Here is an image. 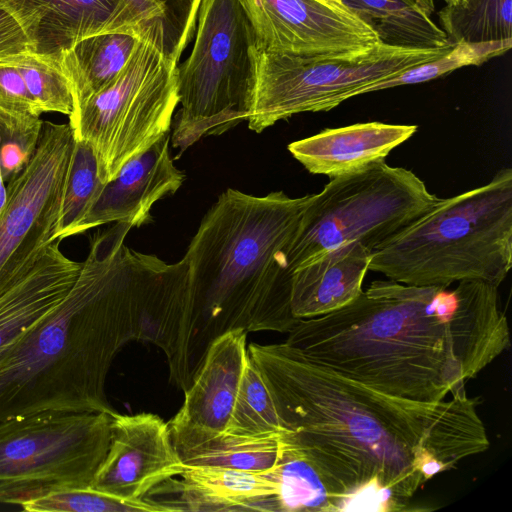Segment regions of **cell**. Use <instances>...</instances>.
<instances>
[{
	"mask_svg": "<svg viewBox=\"0 0 512 512\" xmlns=\"http://www.w3.org/2000/svg\"><path fill=\"white\" fill-rule=\"evenodd\" d=\"M287 435L350 503L403 511L419 488L490 442L466 389L427 403L375 390L284 343L247 346Z\"/></svg>",
	"mask_w": 512,
	"mask_h": 512,
	"instance_id": "obj_1",
	"label": "cell"
},
{
	"mask_svg": "<svg viewBox=\"0 0 512 512\" xmlns=\"http://www.w3.org/2000/svg\"><path fill=\"white\" fill-rule=\"evenodd\" d=\"M285 343L375 390L433 403L466 389L509 347L510 334L497 286L388 279L337 311L299 320Z\"/></svg>",
	"mask_w": 512,
	"mask_h": 512,
	"instance_id": "obj_2",
	"label": "cell"
},
{
	"mask_svg": "<svg viewBox=\"0 0 512 512\" xmlns=\"http://www.w3.org/2000/svg\"><path fill=\"white\" fill-rule=\"evenodd\" d=\"M156 331L149 295L93 235L64 299L0 352V422L44 412L113 414L105 381L114 357L128 341L152 342Z\"/></svg>",
	"mask_w": 512,
	"mask_h": 512,
	"instance_id": "obj_3",
	"label": "cell"
},
{
	"mask_svg": "<svg viewBox=\"0 0 512 512\" xmlns=\"http://www.w3.org/2000/svg\"><path fill=\"white\" fill-rule=\"evenodd\" d=\"M311 194L255 196L228 188L201 220L184 257L190 264L188 305L177 370L170 380L192 383L212 342L222 334L288 333L292 273L286 250Z\"/></svg>",
	"mask_w": 512,
	"mask_h": 512,
	"instance_id": "obj_4",
	"label": "cell"
},
{
	"mask_svg": "<svg viewBox=\"0 0 512 512\" xmlns=\"http://www.w3.org/2000/svg\"><path fill=\"white\" fill-rule=\"evenodd\" d=\"M512 267V169L439 201L376 247L369 270L402 284L499 286Z\"/></svg>",
	"mask_w": 512,
	"mask_h": 512,
	"instance_id": "obj_5",
	"label": "cell"
},
{
	"mask_svg": "<svg viewBox=\"0 0 512 512\" xmlns=\"http://www.w3.org/2000/svg\"><path fill=\"white\" fill-rule=\"evenodd\" d=\"M196 24L191 53L176 68L181 108L171 141L181 152L247 120L256 83L259 49L242 0H201Z\"/></svg>",
	"mask_w": 512,
	"mask_h": 512,
	"instance_id": "obj_6",
	"label": "cell"
},
{
	"mask_svg": "<svg viewBox=\"0 0 512 512\" xmlns=\"http://www.w3.org/2000/svg\"><path fill=\"white\" fill-rule=\"evenodd\" d=\"M439 199L411 170L385 161L331 178L310 196L286 250L287 267L293 273L317 256L351 242L373 251Z\"/></svg>",
	"mask_w": 512,
	"mask_h": 512,
	"instance_id": "obj_7",
	"label": "cell"
},
{
	"mask_svg": "<svg viewBox=\"0 0 512 512\" xmlns=\"http://www.w3.org/2000/svg\"><path fill=\"white\" fill-rule=\"evenodd\" d=\"M177 64L143 37L118 78L69 117L74 138L91 147L102 183L169 133L179 104Z\"/></svg>",
	"mask_w": 512,
	"mask_h": 512,
	"instance_id": "obj_8",
	"label": "cell"
},
{
	"mask_svg": "<svg viewBox=\"0 0 512 512\" xmlns=\"http://www.w3.org/2000/svg\"><path fill=\"white\" fill-rule=\"evenodd\" d=\"M106 412H44L0 422V502L89 487L110 445Z\"/></svg>",
	"mask_w": 512,
	"mask_h": 512,
	"instance_id": "obj_9",
	"label": "cell"
},
{
	"mask_svg": "<svg viewBox=\"0 0 512 512\" xmlns=\"http://www.w3.org/2000/svg\"><path fill=\"white\" fill-rule=\"evenodd\" d=\"M452 45L416 49L379 44L362 56L327 58H303L259 50L248 127L261 133L299 113L331 110L355 97L363 87L434 60Z\"/></svg>",
	"mask_w": 512,
	"mask_h": 512,
	"instance_id": "obj_10",
	"label": "cell"
},
{
	"mask_svg": "<svg viewBox=\"0 0 512 512\" xmlns=\"http://www.w3.org/2000/svg\"><path fill=\"white\" fill-rule=\"evenodd\" d=\"M73 144L69 123L43 121L34 155L6 183L0 210V294L28 273L54 242Z\"/></svg>",
	"mask_w": 512,
	"mask_h": 512,
	"instance_id": "obj_11",
	"label": "cell"
},
{
	"mask_svg": "<svg viewBox=\"0 0 512 512\" xmlns=\"http://www.w3.org/2000/svg\"><path fill=\"white\" fill-rule=\"evenodd\" d=\"M258 49L303 57H358L380 43L343 3L332 0H242Z\"/></svg>",
	"mask_w": 512,
	"mask_h": 512,
	"instance_id": "obj_12",
	"label": "cell"
},
{
	"mask_svg": "<svg viewBox=\"0 0 512 512\" xmlns=\"http://www.w3.org/2000/svg\"><path fill=\"white\" fill-rule=\"evenodd\" d=\"M185 465L157 414H111L108 452L91 487L126 500L143 499L162 482L177 477Z\"/></svg>",
	"mask_w": 512,
	"mask_h": 512,
	"instance_id": "obj_13",
	"label": "cell"
},
{
	"mask_svg": "<svg viewBox=\"0 0 512 512\" xmlns=\"http://www.w3.org/2000/svg\"><path fill=\"white\" fill-rule=\"evenodd\" d=\"M0 7L19 22L34 54L58 64L63 53L93 35L136 31L144 36L127 0H0Z\"/></svg>",
	"mask_w": 512,
	"mask_h": 512,
	"instance_id": "obj_14",
	"label": "cell"
},
{
	"mask_svg": "<svg viewBox=\"0 0 512 512\" xmlns=\"http://www.w3.org/2000/svg\"><path fill=\"white\" fill-rule=\"evenodd\" d=\"M169 133L149 149L126 162L103 187L91 209L79 224L76 235L107 223L140 227L152 221V206L173 195L185 174L170 156Z\"/></svg>",
	"mask_w": 512,
	"mask_h": 512,
	"instance_id": "obj_15",
	"label": "cell"
},
{
	"mask_svg": "<svg viewBox=\"0 0 512 512\" xmlns=\"http://www.w3.org/2000/svg\"><path fill=\"white\" fill-rule=\"evenodd\" d=\"M277 488L273 468L250 472L185 465L180 475L154 487L143 499L166 512H272Z\"/></svg>",
	"mask_w": 512,
	"mask_h": 512,
	"instance_id": "obj_16",
	"label": "cell"
},
{
	"mask_svg": "<svg viewBox=\"0 0 512 512\" xmlns=\"http://www.w3.org/2000/svg\"><path fill=\"white\" fill-rule=\"evenodd\" d=\"M417 129L416 125L355 123L294 141L288 150L308 172L331 179L385 161Z\"/></svg>",
	"mask_w": 512,
	"mask_h": 512,
	"instance_id": "obj_17",
	"label": "cell"
},
{
	"mask_svg": "<svg viewBox=\"0 0 512 512\" xmlns=\"http://www.w3.org/2000/svg\"><path fill=\"white\" fill-rule=\"evenodd\" d=\"M246 340L247 332L235 329L212 342L173 420L213 431L226 430L249 358Z\"/></svg>",
	"mask_w": 512,
	"mask_h": 512,
	"instance_id": "obj_18",
	"label": "cell"
},
{
	"mask_svg": "<svg viewBox=\"0 0 512 512\" xmlns=\"http://www.w3.org/2000/svg\"><path fill=\"white\" fill-rule=\"evenodd\" d=\"M372 251L360 242L331 249L297 267L291 279V311L310 319L337 311L362 292Z\"/></svg>",
	"mask_w": 512,
	"mask_h": 512,
	"instance_id": "obj_19",
	"label": "cell"
},
{
	"mask_svg": "<svg viewBox=\"0 0 512 512\" xmlns=\"http://www.w3.org/2000/svg\"><path fill=\"white\" fill-rule=\"evenodd\" d=\"M52 242L21 279L0 294V352L55 308L74 285L82 262Z\"/></svg>",
	"mask_w": 512,
	"mask_h": 512,
	"instance_id": "obj_20",
	"label": "cell"
},
{
	"mask_svg": "<svg viewBox=\"0 0 512 512\" xmlns=\"http://www.w3.org/2000/svg\"><path fill=\"white\" fill-rule=\"evenodd\" d=\"M172 443L186 466H213L250 472L266 471L276 464L283 434L254 437L213 431L171 419Z\"/></svg>",
	"mask_w": 512,
	"mask_h": 512,
	"instance_id": "obj_21",
	"label": "cell"
},
{
	"mask_svg": "<svg viewBox=\"0 0 512 512\" xmlns=\"http://www.w3.org/2000/svg\"><path fill=\"white\" fill-rule=\"evenodd\" d=\"M143 37L136 31L101 33L63 53L59 65L71 87L74 112L118 78Z\"/></svg>",
	"mask_w": 512,
	"mask_h": 512,
	"instance_id": "obj_22",
	"label": "cell"
},
{
	"mask_svg": "<svg viewBox=\"0 0 512 512\" xmlns=\"http://www.w3.org/2000/svg\"><path fill=\"white\" fill-rule=\"evenodd\" d=\"M273 472L278 488L272 512L350 511L348 499L331 485L286 432Z\"/></svg>",
	"mask_w": 512,
	"mask_h": 512,
	"instance_id": "obj_23",
	"label": "cell"
},
{
	"mask_svg": "<svg viewBox=\"0 0 512 512\" xmlns=\"http://www.w3.org/2000/svg\"><path fill=\"white\" fill-rule=\"evenodd\" d=\"M377 35L400 48H441L452 44L429 15L404 0H342Z\"/></svg>",
	"mask_w": 512,
	"mask_h": 512,
	"instance_id": "obj_24",
	"label": "cell"
},
{
	"mask_svg": "<svg viewBox=\"0 0 512 512\" xmlns=\"http://www.w3.org/2000/svg\"><path fill=\"white\" fill-rule=\"evenodd\" d=\"M143 35L178 63L194 36L201 0H127Z\"/></svg>",
	"mask_w": 512,
	"mask_h": 512,
	"instance_id": "obj_25",
	"label": "cell"
},
{
	"mask_svg": "<svg viewBox=\"0 0 512 512\" xmlns=\"http://www.w3.org/2000/svg\"><path fill=\"white\" fill-rule=\"evenodd\" d=\"M512 0H461L438 12L452 44L512 39Z\"/></svg>",
	"mask_w": 512,
	"mask_h": 512,
	"instance_id": "obj_26",
	"label": "cell"
},
{
	"mask_svg": "<svg viewBox=\"0 0 512 512\" xmlns=\"http://www.w3.org/2000/svg\"><path fill=\"white\" fill-rule=\"evenodd\" d=\"M103 184L91 147L85 141L74 138L53 241L61 242L76 235L79 224L91 209Z\"/></svg>",
	"mask_w": 512,
	"mask_h": 512,
	"instance_id": "obj_27",
	"label": "cell"
},
{
	"mask_svg": "<svg viewBox=\"0 0 512 512\" xmlns=\"http://www.w3.org/2000/svg\"><path fill=\"white\" fill-rule=\"evenodd\" d=\"M512 47V39L490 42H459L442 56L360 89L356 96L402 85L434 80L462 67L479 66L501 56Z\"/></svg>",
	"mask_w": 512,
	"mask_h": 512,
	"instance_id": "obj_28",
	"label": "cell"
},
{
	"mask_svg": "<svg viewBox=\"0 0 512 512\" xmlns=\"http://www.w3.org/2000/svg\"><path fill=\"white\" fill-rule=\"evenodd\" d=\"M226 431L254 437L278 435L286 431L280 423L271 394L250 357Z\"/></svg>",
	"mask_w": 512,
	"mask_h": 512,
	"instance_id": "obj_29",
	"label": "cell"
},
{
	"mask_svg": "<svg viewBox=\"0 0 512 512\" xmlns=\"http://www.w3.org/2000/svg\"><path fill=\"white\" fill-rule=\"evenodd\" d=\"M20 507L29 512H166L145 499L126 500L91 486L53 490Z\"/></svg>",
	"mask_w": 512,
	"mask_h": 512,
	"instance_id": "obj_30",
	"label": "cell"
},
{
	"mask_svg": "<svg viewBox=\"0 0 512 512\" xmlns=\"http://www.w3.org/2000/svg\"><path fill=\"white\" fill-rule=\"evenodd\" d=\"M12 61L42 113L58 112L68 118L73 114L71 87L58 63L36 54L19 56Z\"/></svg>",
	"mask_w": 512,
	"mask_h": 512,
	"instance_id": "obj_31",
	"label": "cell"
},
{
	"mask_svg": "<svg viewBox=\"0 0 512 512\" xmlns=\"http://www.w3.org/2000/svg\"><path fill=\"white\" fill-rule=\"evenodd\" d=\"M43 120L0 115V164L5 184L29 163L38 146Z\"/></svg>",
	"mask_w": 512,
	"mask_h": 512,
	"instance_id": "obj_32",
	"label": "cell"
},
{
	"mask_svg": "<svg viewBox=\"0 0 512 512\" xmlns=\"http://www.w3.org/2000/svg\"><path fill=\"white\" fill-rule=\"evenodd\" d=\"M41 114L14 62L0 61V115L40 118Z\"/></svg>",
	"mask_w": 512,
	"mask_h": 512,
	"instance_id": "obj_33",
	"label": "cell"
},
{
	"mask_svg": "<svg viewBox=\"0 0 512 512\" xmlns=\"http://www.w3.org/2000/svg\"><path fill=\"white\" fill-rule=\"evenodd\" d=\"M34 54L33 47L15 17L0 7V61Z\"/></svg>",
	"mask_w": 512,
	"mask_h": 512,
	"instance_id": "obj_34",
	"label": "cell"
},
{
	"mask_svg": "<svg viewBox=\"0 0 512 512\" xmlns=\"http://www.w3.org/2000/svg\"><path fill=\"white\" fill-rule=\"evenodd\" d=\"M410 5L420 9L425 12L427 15L431 16V14L435 10V0H404Z\"/></svg>",
	"mask_w": 512,
	"mask_h": 512,
	"instance_id": "obj_35",
	"label": "cell"
},
{
	"mask_svg": "<svg viewBox=\"0 0 512 512\" xmlns=\"http://www.w3.org/2000/svg\"><path fill=\"white\" fill-rule=\"evenodd\" d=\"M5 199H6V184L2 177L1 164H0V210H1L2 206L4 205Z\"/></svg>",
	"mask_w": 512,
	"mask_h": 512,
	"instance_id": "obj_36",
	"label": "cell"
},
{
	"mask_svg": "<svg viewBox=\"0 0 512 512\" xmlns=\"http://www.w3.org/2000/svg\"><path fill=\"white\" fill-rule=\"evenodd\" d=\"M447 4H454V3H458L460 2L461 0H444Z\"/></svg>",
	"mask_w": 512,
	"mask_h": 512,
	"instance_id": "obj_37",
	"label": "cell"
},
{
	"mask_svg": "<svg viewBox=\"0 0 512 512\" xmlns=\"http://www.w3.org/2000/svg\"><path fill=\"white\" fill-rule=\"evenodd\" d=\"M332 1L342 3V0H332Z\"/></svg>",
	"mask_w": 512,
	"mask_h": 512,
	"instance_id": "obj_38",
	"label": "cell"
}]
</instances>
